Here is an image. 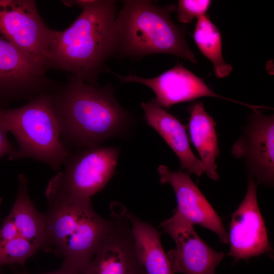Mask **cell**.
Returning <instances> with one entry per match:
<instances>
[{"mask_svg":"<svg viewBox=\"0 0 274 274\" xmlns=\"http://www.w3.org/2000/svg\"><path fill=\"white\" fill-rule=\"evenodd\" d=\"M114 90L71 76L52 92L60 139L68 150L100 146L130 132L133 117L116 99Z\"/></svg>","mask_w":274,"mask_h":274,"instance_id":"obj_1","label":"cell"},{"mask_svg":"<svg viewBox=\"0 0 274 274\" xmlns=\"http://www.w3.org/2000/svg\"><path fill=\"white\" fill-rule=\"evenodd\" d=\"M82 12L66 29L56 30L48 49V70H63L84 82L98 84L105 61L114 55L116 2L86 0Z\"/></svg>","mask_w":274,"mask_h":274,"instance_id":"obj_2","label":"cell"},{"mask_svg":"<svg viewBox=\"0 0 274 274\" xmlns=\"http://www.w3.org/2000/svg\"><path fill=\"white\" fill-rule=\"evenodd\" d=\"M116 19L115 54L134 59L165 53L196 63L184 27L170 18L175 4L158 6L151 1H122Z\"/></svg>","mask_w":274,"mask_h":274,"instance_id":"obj_3","label":"cell"},{"mask_svg":"<svg viewBox=\"0 0 274 274\" xmlns=\"http://www.w3.org/2000/svg\"><path fill=\"white\" fill-rule=\"evenodd\" d=\"M44 217L48 243L63 259L61 267L79 274L95 255L110 220L94 210L90 199H54Z\"/></svg>","mask_w":274,"mask_h":274,"instance_id":"obj_4","label":"cell"},{"mask_svg":"<svg viewBox=\"0 0 274 274\" xmlns=\"http://www.w3.org/2000/svg\"><path fill=\"white\" fill-rule=\"evenodd\" d=\"M51 93H43L18 108L0 107V128L11 132L18 146L9 160L31 158L54 171L60 169L71 151L61 140Z\"/></svg>","mask_w":274,"mask_h":274,"instance_id":"obj_5","label":"cell"},{"mask_svg":"<svg viewBox=\"0 0 274 274\" xmlns=\"http://www.w3.org/2000/svg\"><path fill=\"white\" fill-rule=\"evenodd\" d=\"M119 153L118 147L101 146L71 151L62 163V170L48 183L47 201L90 199L114 175Z\"/></svg>","mask_w":274,"mask_h":274,"instance_id":"obj_6","label":"cell"},{"mask_svg":"<svg viewBox=\"0 0 274 274\" xmlns=\"http://www.w3.org/2000/svg\"><path fill=\"white\" fill-rule=\"evenodd\" d=\"M47 71L44 64L0 38V107L52 93L59 83L47 76Z\"/></svg>","mask_w":274,"mask_h":274,"instance_id":"obj_7","label":"cell"},{"mask_svg":"<svg viewBox=\"0 0 274 274\" xmlns=\"http://www.w3.org/2000/svg\"><path fill=\"white\" fill-rule=\"evenodd\" d=\"M56 31L46 24L35 1L0 0V34L45 66Z\"/></svg>","mask_w":274,"mask_h":274,"instance_id":"obj_8","label":"cell"},{"mask_svg":"<svg viewBox=\"0 0 274 274\" xmlns=\"http://www.w3.org/2000/svg\"><path fill=\"white\" fill-rule=\"evenodd\" d=\"M112 210L106 235L79 274H147L136 252L128 211L117 205Z\"/></svg>","mask_w":274,"mask_h":274,"instance_id":"obj_9","label":"cell"},{"mask_svg":"<svg viewBox=\"0 0 274 274\" xmlns=\"http://www.w3.org/2000/svg\"><path fill=\"white\" fill-rule=\"evenodd\" d=\"M161 227L176 243L175 248L166 254L172 274H215L224 252L215 251L204 243L192 223L176 210Z\"/></svg>","mask_w":274,"mask_h":274,"instance_id":"obj_10","label":"cell"},{"mask_svg":"<svg viewBox=\"0 0 274 274\" xmlns=\"http://www.w3.org/2000/svg\"><path fill=\"white\" fill-rule=\"evenodd\" d=\"M242 135L231 148V154L242 159L249 178L271 186L274 179V117L253 111Z\"/></svg>","mask_w":274,"mask_h":274,"instance_id":"obj_11","label":"cell"},{"mask_svg":"<svg viewBox=\"0 0 274 274\" xmlns=\"http://www.w3.org/2000/svg\"><path fill=\"white\" fill-rule=\"evenodd\" d=\"M258 185L254 179L249 178L246 195L232 215L228 234V255L236 260L271 253L266 228L258 204Z\"/></svg>","mask_w":274,"mask_h":274,"instance_id":"obj_12","label":"cell"},{"mask_svg":"<svg viewBox=\"0 0 274 274\" xmlns=\"http://www.w3.org/2000/svg\"><path fill=\"white\" fill-rule=\"evenodd\" d=\"M107 72L117 77L122 83H137L151 89L156 98L153 99L162 108H169L174 105L189 101L201 97L220 98L243 106L246 104L224 97L212 90L200 78L189 71L182 63L152 78L135 75L122 76L107 68Z\"/></svg>","mask_w":274,"mask_h":274,"instance_id":"obj_13","label":"cell"},{"mask_svg":"<svg viewBox=\"0 0 274 274\" xmlns=\"http://www.w3.org/2000/svg\"><path fill=\"white\" fill-rule=\"evenodd\" d=\"M162 184L172 187L177 202L176 211L190 222L215 232L223 243H228V235L222 220L190 178L188 173L175 172L161 165L157 169Z\"/></svg>","mask_w":274,"mask_h":274,"instance_id":"obj_14","label":"cell"},{"mask_svg":"<svg viewBox=\"0 0 274 274\" xmlns=\"http://www.w3.org/2000/svg\"><path fill=\"white\" fill-rule=\"evenodd\" d=\"M144 119L163 138L178 157L182 169L197 177L204 173L199 159L192 151L185 126L153 99L142 102Z\"/></svg>","mask_w":274,"mask_h":274,"instance_id":"obj_15","label":"cell"},{"mask_svg":"<svg viewBox=\"0 0 274 274\" xmlns=\"http://www.w3.org/2000/svg\"><path fill=\"white\" fill-rule=\"evenodd\" d=\"M189 112L190 139L200 156L204 173L212 180L216 181L219 179L216 160L219 156L216 123L206 112L201 102L194 103L189 108Z\"/></svg>","mask_w":274,"mask_h":274,"instance_id":"obj_16","label":"cell"},{"mask_svg":"<svg viewBox=\"0 0 274 274\" xmlns=\"http://www.w3.org/2000/svg\"><path fill=\"white\" fill-rule=\"evenodd\" d=\"M18 178L16 198L8 216L16 226L21 236L39 250L43 249L49 245L44 215L38 211L30 198L27 178L23 174Z\"/></svg>","mask_w":274,"mask_h":274,"instance_id":"obj_17","label":"cell"},{"mask_svg":"<svg viewBox=\"0 0 274 274\" xmlns=\"http://www.w3.org/2000/svg\"><path fill=\"white\" fill-rule=\"evenodd\" d=\"M137 255L147 274H172L160 241V234L150 223L127 213Z\"/></svg>","mask_w":274,"mask_h":274,"instance_id":"obj_18","label":"cell"},{"mask_svg":"<svg viewBox=\"0 0 274 274\" xmlns=\"http://www.w3.org/2000/svg\"><path fill=\"white\" fill-rule=\"evenodd\" d=\"M193 38L201 53L213 63L216 76H227L232 71V66L224 60L220 31L206 14L197 18Z\"/></svg>","mask_w":274,"mask_h":274,"instance_id":"obj_19","label":"cell"},{"mask_svg":"<svg viewBox=\"0 0 274 274\" xmlns=\"http://www.w3.org/2000/svg\"><path fill=\"white\" fill-rule=\"evenodd\" d=\"M27 239L19 236L0 245V267L6 265H23L39 250Z\"/></svg>","mask_w":274,"mask_h":274,"instance_id":"obj_20","label":"cell"},{"mask_svg":"<svg viewBox=\"0 0 274 274\" xmlns=\"http://www.w3.org/2000/svg\"><path fill=\"white\" fill-rule=\"evenodd\" d=\"M211 3L210 0H179L176 8L177 19L181 23H189L194 18L206 14Z\"/></svg>","mask_w":274,"mask_h":274,"instance_id":"obj_21","label":"cell"},{"mask_svg":"<svg viewBox=\"0 0 274 274\" xmlns=\"http://www.w3.org/2000/svg\"><path fill=\"white\" fill-rule=\"evenodd\" d=\"M20 236L13 221L8 217L4 220L0 228V245Z\"/></svg>","mask_w":274,"mask_h":274,"instance_id":"obj_22","label":"cell"},{"mask_svg":"<svg viewBox=\"0 0 274 274\" xmlns=\"http://www.w3.org/2000/svg\"><path fill=\"white\" fill-rule=\"evenodd\" d=\"M8 133L0 128V158L6 155H11L17 150L16 147L10 142Z\"/></svg>","mask_w":274,"mask_h":274,"instance_id":"obj_23","label":"cell"},{"mask_svg":"<svg viewBox=\"0 0 274 274\" xmlns=\"http://www.w3.org/2000/svg\"><path fill=\"white\" fill-rule=\"evenodd\" d=\"M15 274H29L27 273L16 272ZM38 274H78L74 271L70 270L69 269L60 267L58 269L47 273H38Z\"/></svg>","mask_w":274,"mask_h":274,"instance_id":"obj_24","label":"cell"},{"mask_svg":"<svg viewBox=\"0 0 274 274\" xmlns=\"http://www.w3.org/2000/svg\"><path fill=\"white\" fill-rule=\"evenodd\" d=\"M0 268H1V267H0ZM0 274H3V273H2V272L1 270V269H0Z\"/></svg>","mask_w":274,"mask_h":274,"instance_id":"obj_25","label":"cell"},{"mask_svg":"<svg viewBox=\"0 0 274 274\" xmlns=\"http://www.w3.org/2000/svg\"><path fill=\"white\" fill-rule=\"evenodd\" d=\"M0 202H1V199H0Z\"/></svg>","mask_w":274,"mask_h":274,"instance_id":"obj_26","label":"cell"}]
</instances>
